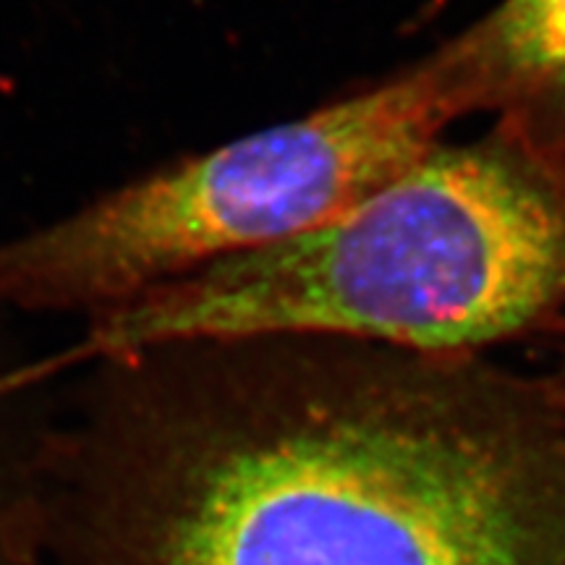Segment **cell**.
Wrapping results in <instances>:
<instances>
[{"mask_svg":"<svg viewBox=\"0 0 565 565\" xmlns=\"http://www.w3.org/2000/svg\"><path fill=\"white\" fill-rule=\"evenodd\" d=\"M477 113L433 55L296 121L145 175L0 246V303L97 315L238 254L288 242L370 200Z\"/></svg>","mask_w":565,"mask_h":565,"instance_id":"obj_3","label":"cell"},{"mask_svg":"<svg viewBox=\"0 0 565 565\" xmlns=\"http://www.w3.org/2000/svg\"><path fill=\"white\" fill-rule=\"evenodd\" d=\"M443 47L477 110L565 162V0H500Z\"/></svg>","mask_w":565,"mask_h":565,"instance_id":"obj_4","label":"cell"},{"mask_svg":"<svg viewBox=\"0 0 565 565\" xmlns=\"http://www.w3.org/2000/svg\"><path fill=\"white\" fill-rule=\"evenodd\" d=\"M40 565H565V412L356 341L131 387L58 443Z\"/></svg>","mask_w":565,"mask_h":565,"instance_id":"obj_1","label":"cell"},{"mask_svg":"<svg viewBox=\"0 0 565 565\" xmlns=\"http://www.w3.org/2000/svg\"><path fill=\"white\" fill-rule=\"evenodd\" d=\"M53 466L55 448H0V565L42 563Z\"/></svg>","mask_w":565,"mask_h":565,"instance_id":"obj_5","label":"cell"},{"mask_svg":"<svg viewBox=\"0 0 565 565\" xmlns=\"http://www.w3.org/2000/svg\"><path fill=\"white\" fill-rule=\"evenodd\" d=\"M557 328H561L563 333V341H561V349H557V362L553 366V372L547 374L542 383L547 385V391L553 393V398L557 401V406L565 412V315L557 320Z\"/></svg>","mask_w":565,"mask_h":565,"instance_id":"obj_6","label":"cell"},{"mask_svg":"<svg viewBox=\"0 0 565 565\" xmlns=\"http://www.w3.org/2000/svg\"><path fill=\"white\" fill-rule=\"evenodd\" d=\"M565 315V162L494 124L370 200L103 312L110 356L173 343L335 338L471 353Z\"/></svg>","mask_w":565,"mask_h":565,"instance_id":"obj_2","label":"cell"}]
</instances>
